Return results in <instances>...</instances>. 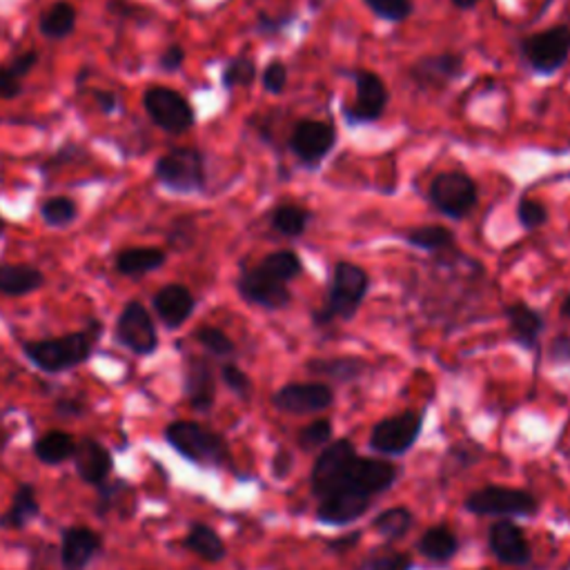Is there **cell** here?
<instances>
[{
    "instance_id": "30bf717a",
    "label": "cell",
    "mask_w": 570,
    "mask_h": 570,
    "mask_svg": "<svg viewBox=\"0 0 570 570\" xmlns=\"http://www.w3.org/2000/svg\"><path fill=\"white\" fill-rule=\"evenodd\" d=\"M116 339L131 353L145 357L159 347L156 326L141 301H127L116 321Z\"/></svg>"
},
{
    "instance_id": "52a82bcc",
    "label": "cell",
    "mask_w": 570,
    "mask_h": 570,
    "mask_svg": "<svg viewBox=\"0 0 570 570\" xmlns=\"http://www.w3.org/2000/svg\"><path fill=\"white\" fill-rule=\"evenodd\" d=\"M143 107L156 127L174 137L186 135L197 123L190 101L181 92L172 90V87H150L143 94Z\"/></svg>"
},
{
    "instance_id": "f6af8a7d",
    "label": "cell",
    "mask_w": 570,
    "mask_h": 570,
    "mask_svg": "<svg viewBox=\"0 0 570 570\" xmlns=\"http://www.w3.org/2000/svg\"><path fill=\"white\" fill-rule=\"evenodd\" d=\"M221 377H224L226 385H228L232 392H237L239 397H248L250 390H252V381H250V377H248L241 368H237L235 364H228V366L221 368Z\"/></svg>"
},
{
    "instance_id": "816d5d0a",
    "label": "cell",
    "mask_w": 570,
    "mask_h": 570,
    "mask_svg": "<svg viewBox=\"0 0 570 570\" xmlns=\"http://www.w3.org/2000/svg\"><path fill=\"white\" fill-rule=\"evenodd\" d=\"M553 362H570V337H557L550 345Z\"/></svg>"
},
{
    "instance_id": "9f6ffc18",
    "label": "cell",
    "mask_w": 570,
    "mask_h": 570,
    "mask_svg": "<svg viewBox=\"0 0 570 570\" xmlns=\"http://www.w3.org/2000/svg\"><path fill=\"white\" fill-rule=\"evenodd\" d=\"M559 313H561V317H566V319H570V294L563 299V303H561V308H559Z\"/></svg>"
},
{
    "instance_id": "603a6c76",
    "label": "cell",
    "mask_w": 570,
    "mask_h": 570,
    "mask_svg": "<svg viewBox=\"0 0 570 570\" xmlns=\"http://www.w3.org/2000/svg\"><path fill=\"white\" fill-rule=\"evenodd\" d=\"M74 459L78 474L87 484H103L112 472V455L94 440H83L74 451Z\"/></svg>"
},
{
    "instance_id": "7402d4cb",
    "label": "cell",
    "mask_w": 570,
    "mask_h": 570,
    "mask_svg": "<svg viewBox=\"0 0 570 570\" xmlns=\"http://www.w3.org/2000/svg\"><path fill=\"white\" fill-rule=\"evenodd\" d=\"M186 392H188V400H190L194 410L207 413L212 408L214 397H216V381H214L212 366L205 359L192 357L188 362Z\"/></svg>"
},
{
    "instance_id": "e0dca14e",
    "label": "cell",
    "mask_w": 570,
    "mask_h": 570,
    "mask_svg": "<svg viewBox=\"0 0 570 570\" xmlns=\"http://www.w3.org/2000/svg\"><path fill=\"white\" fill-rule=\"evenodd\" d=\"M394 479H397V468H394L392 464H385L379 459H364L357 455L353 461H350L341 484L337 489H353V491H359L372 497L377 493L388 491Z\"/></svg>"
},
{
    "instance_id": "74e56055",
    "label": "cell",
    "mask_w": 570,
    "mask_h": 570,
    "mask_svg": "<svg viewBox=\"0 0 570 570\" xmlns=\"http://www.w3.org/2000/svg\"><path fill=\"white\" fill-rule=\"evenodd\" d=\"M364 5L385 23H404L415 14L413 0H364Z\"/></svg>"
},
{
    "instance_id": "8fae6325",
    "label": "cell",
    "mask_w": 570,
    "mask_h": 570,
    "mask_svg": "<svg viewBox=\"0 0 570 570\" xmlns=\"http://www.w3.org/2000/svg\"><path fill=\"white\" fill-rule=\"evenodd\" d=\"M421 423L423 419L415 410H406L402 415L383 419L375 426L370 434V446L383 455H404L417 442Z\"/></svg>"
},
{
    "instance_id": "d590c367",
    "label": "cell",
    "mask_w": 570,
    "mask_h": 570,
    "mask_svg": "<svg viewBox=\"0 0 570 570\" xmlns=\"http://www.w3.org/2000/svg\"><path fill=\"white\" fill-rule=\"evenodd\" d=\"M38 510H40V506L36 502L34 489L21 486L16 497H14L12 508L5 512L3 519H0V523L8 525V529H21V525H25L27 521H31L38 515Z\"/></svg>"
},
{
    "instance_id": "4fadbf2b",
    "label": "cell",
    "mask_w": 570,
    "mask_h": 570,
    "mask_svg": "<svg viewBox=\"0 0 570 570\" xmlns=\"http://www.w3.org/2000/svg\"><path fill=\"white\" fill-rule=\"evenodd\" d=\"M466 508L474 515H533L537 510V499L525 491L489 486L472 493L466 499Z\"/></svg>"
},
{
    "instance_id": "5bb4252c",
    "label": "cell",
    "mask_w": 570,
    "mask_h": 570,
    "mask_svg": "<svg viewBox=\"0 0 570 570\" xmlns=\"http://www.w3.org/2000/svg\"><path fill=\"white\" fill-rule=\"evenodd\" d=\"M237 290L243 301L250 305H258L263 311H283L292 303V292L286 283L261 273L256 266L245 268L237 279Z\"/></svg>"
},
{
    "instance_id": "681fc988",
    "label": "cell",
    "mask_w": 570,
    "mask_h": 570,
    "mask_svg": "<svg viewBox=\"0 0 570 570\" xmlns=\"http://www.w3.org/2000/svg\"><path fill=\"white\" fill-rule=\"evenodd\" d=\"M38 52H23V54H18L12 63H10V69L23 80L36 65H38Z\"/></svg>"
},
{
    "instance_id": "6f0895ef",
    "label": "cell",
    "mask_w": 570,
    "mask_h": 570,
    "mask_svg": "<svg viewBox=\"0 0 570 570\" xmlns=\"http://www.w3.org/2000/svg\"><path fill=\"white\" fill-rule=\"evenodd\" d=\"M5 232V224L3 221H0V235H3Z\"/></svg>"
},
{
    "instance_id": "4dcf8cb0",
    "label": "cell",
    "mask_w": 570,
    "mask_h": 570,
    "mask_svg": "<svg viewBox=\"0 0 570 570\" xmlns=\"http://www.w3.org/2000/svg\"><path fill=\"white\" fill-rule=\"evenodd\" d=\"M256 268L261 273H266L268 277L288 286L290 281H294L303 275V261L294 250H277V252H273L263 258Z\"/></svg>"
},
{
    "instance_id": "6da1fadb",
    "label": "cell",
    "mask_w": 570,
    "mask_h": 570,
    "mask_svg": "<svg viewBox=\"0 0 570 570\" xmlns=\"http://www.w3.org/2000/svg\"><path fill=\"white\" fill-rule=\"evenodd\" d=\"M370 292V275L350 261H337L324 305L313 313L317 326H328L332 321H350L359 313L362 303Z\"/></svg>"
},
{
    "instance_id": "4316f807",
    "label": "cell",
    "mask_w": 570,
    "mask_h": 570,
    "mask_svg": "<svg viewBox=\"0 0 570 570\" xmlns=\"http://www.w3.org/2000/svg\"><path fill=\"white\" fill-rule=\"evenodd\" d=\"M76 18H78L76 8L72 3H65V0H59V3L50 5L40 14L38 29L50 40H65L67 36L74 34Z\"/></svg>"
},
{
    "instance_id": "2e32d148",
    "label": "cell",
    "mask_w": 570,
    "mask_h": 570,
    "mask_svg": "<svg viewBox=\"0 0 570 570\" xmlns=\"http://www.w3.org/2000/svg\"><path fill=\"white\" fill-rule=\"evenodd\" d=\"M355 457H357L355 446L350 444L347 440H339V442L326 446V451L319 455V459L313 468V474H311L313 493L319 499L330 495L341 484V479H343L350 461H353Z\"/></svg>"
},
{
    "instance_id": "3957f363",
    "label": "cell",
    "mask_w": 570,
    "mask_h": 570,
    "mask_svg": "<svg viewBox=\"0 0 570 570\" xmlns=\"http://www.w3.org/2000/svg\"><path fill=\"white\" fill-rule=\"evenodd\" d=\"M156 181L179 194H197L207 186V167L203 152L194 148H177L159 156L154 163Z\"/></svg>"
},
{
    "instance_id": "d4e9b609",
    "label": "cell",
    "mask_w": 570,
    "mask_h": 570,
    "mask_svg": "<svg viewBox=\"0 0 570 570\" xmlns=\"http://www.w3.org/2000/svg\"><path fill=\"white\" fill-rule=\"evenodd\" d=\"M167 254L161 248H150V245H141V248H127L123 252H118L116 256V270L123 277H141V275H150L159 268L165 266Z\"/></svg>"
},
{
    "instance_id": "484cf974",
    "label": "cell",
    "mask_w": 570,
    "mask_h": 570,
    "mask_svg": "<svg viewBox=\"0 0 570 570\" xmlns=\"http://www.w3.org/2000/svg\"><path fill=\"white\" fill-rule=\"evenodd\" d=\"M46 286V275L34 266H14V263H0V294L25 296Z\"/></svg>"
},
{
    "instance_id": "bcb514c9",
    "label": "cell",
    "mask_w": 570,
    "mask_h": 570,
    "mask_svg": "<svg viewBox=\"0 0 570 570\" xmlns=\"http://www.w3.org/2000/svg\"><path fill=\"white\" fill-rule=\"evenodd\" d=\"M23 80L10 69V65H0V101H14L23 92Z\"/></svg>"
},
{
    "instance_id": "11a10c76",
    "label": "cell",
    "mask_w": 570,
    "mask_h": 570,
    "mask_svg": "<svg viewBox=\"0 0 570 570\" xmlns=\"http://www.w3.org/2000/svg\"><path fill=\"white\" fill-rule=\"evenodd\" d=\"M59 410H61V413H74V415H76V413H80V406H76V404H72V402H61V404H59Z\"/></svg>"
},
{
    "instance_id": "5b68a950",
    "label": "cell",
    "mask_w": 570,
    "mask_h": 570,
    "mask_svg": "<svg viewBox=\"0 0 570 570\" xmlns=\"http://www.w3.org/2000/svg\"><path fill=\"white\" fill-rule=\"evenodd\" d=\"M430 205L455 221L470 216L479 203V188L464 172L436 174L428 188Z\"/></svg>"
},
{
    "instance_id": "9c48e42d",
    "label": "cell",
    "mask_w": 570,
    "mask_h": 570,
    "mask_svg": "<svg viewBox=\"0 0 570 570\" xmlns=\"http://www.w3.org/2000/svg\"><path fill=\"white\" fill-rule=\"evenodd\" d=\"M355 80V103L343 105V118L347 125H368L377 123L390 101L388 85L383 78L370 69L350 72Z\"/></svg>"
},
{
    "instance_id": "f5cc1de1",
    "label": "cell",
    "mask_w": 570,
    "mask_h": 570,
    "mask_svg": "<svg viewBox=\"0 0 570 570\" xmlns=\"http://www.w3.org/2000/svg\"><path fill=\"white\" fill-rule=\"evenodd\" d=\"M292 470V455L288 451H279L275 455V466H273V472L279 477V479H286Z\"/></svg>"
},
{
    "instance_id": "836d02e7",
    "label": "cell",
    "mask_w": 570,
    "mask_h": 570,
    "mask_svg": "<svg viewBox=\"0 0 570 570\" xmlns=\"http://www.w3.org/2000/svg\"><path fill=\"white\" fill-rule=\"evenodd\" d=\"M74 451H76V444H74L72 436L65 432H59V430L40 436L34 446V453L42 464H61V461L74 457Z\"/></svg>"
},
{
    "instance_id": "ac0fdd59",
    "label": "cell",
    "mask_w": 570,
    "mask_h": 570,
    "mask_svg": "<svg viewBox=\"0 0 570 570\" xmlns=\"http://www.w3.org/2000/svg\"><path fill=\"white\" fill-rule=\"evenodd\" d=\"M197 299L190 288L183 283H169L163 286L154 294V313L161 319V324L169 330L181 328L194 313Z\"/></svg>"
},
{
    "instance_id": "277c9868",
    "label": "cell",
    "mask_w": 570,
    "mask_h": 570,
    "mask_svg": "<svg viewBox=\"0 0 570 570\" xmlns=\"http://www.w3.org/2000/svg\"><path fill=\"white\" fill-rule=\"evenodd\" d=\"M521 59L535 74L553 76L557 74L570 56V27L553 25L550 29L525 36L521 40Z\"/></svg>"
},
{
    "instance_id": "9a60e30c",
    "label": "cell",
    "mask_w": 570,
    "mask_h": 570,
    "mask_svg": "<svg viewBox=\"0 0 570 570\" xmlns=\"http://www.w3.org/2000/svg\"><path fill=\"white\" fill-rule=\"evenodd\" d=\"M334 402V392L326 383H288L275 392L273 404L277 410L288 415H315L330 408Z\"/></svg>"
},
{
    "instance_id": "c3c4849f",
    "label": "cell",
    "mask_w": 570,
    "mask_h": 570,
    "mask_svg": "<svg viewBox=\"0 0 570 570\" xmlns=\"http://www.w3.org/2000/svg\"><path fill=\"white\" fill-rule=\"evenodd\" d=\"M186 63V50L179 46V42H174V46H167L163 50V54L159 56V67L167 74L179 72Z\"/></svg>"
},
{
    "instance_id": "f1b7e54d",
    "label": "cell",
    "mask_w": 570,
    "mask_h": 570,
    "mask_svg": "<svg viewBox=\"0 0 570 570\" xmlns=\"http://www.w3.org/2000/svg\"><path fill=\"white\" fill-rule=\"evenodd\" d=\"M313 214L311 210H305L294 203H283L277 205L273 216H270V226L275 232H279L286 239H299L305 235V230L311 228Z\"/></svg>"
},
{
    "instance_id": "ee69618b",
    "label": "cell",
    "mask_w": 570,
    "mask_h": 570,
    "mask_svg": "<svg viewBox=\"0 0 570 570\" xmlns=\"http://www.w3.org/2000/svg\"><path fill=\"white\" fill-rule=\"evenodd\" d=\"M413 559L397 550H377L364 563V570H410Z\"/></svg>"
},
{
    "instance_id": "f907efd6",
    "label": "cell",
    "mask_w": 570,
    "mask_h": 570,
    "mask_svg": "<svg viewBox=\"0 0 570 570\" xmlns=\"http://www.w3.org/2000/svg\"><path fill=\"white\" fill-rule=\"evenodd\" d=\"M99 110L105 114V116H112L116 110H118V97L114 92H105V90H94L92 92Z\"/></svg>"
},
{
    "instance_id": "d6a6232c",
    "label": "cell",
    "mask_w": 570,
    "mask_h": 570,
    "mask_svg": "<svg viewBox=\"0 0 570 570\" xmlns=\"http://www.w3.org/2000/svg\"><path fill=\"white\" fill-rule=\"evenodd\" d=\"M186 546L199 557H203L205 561H221L226 557V544L221 542V537H218L210 525H203V523L192 525L188 540H186Z\"/></svg>"
},
{
    "instance_id": "e575fe53",
    "label": "cell",
    "mask_w": 570,
    "mask_h": 570,
    "mask_svg": "<svg viewBox=\"0 0 570 570\" xmlns=\"http://www.w3.org/2000/svg\"><path fill=\"white\" fill-rule=\"evenodd\" d=\"M40 216L52 228H69L78 218V203L69 197H50L40 203Z\"/></svg>"
},
{
    "instance_id": "7a4b0ae2",
    "label": "cell",
    "mask_w": 570,
    "mask_h": 570,
    "mask_svg": "<svg viewBox=\"0 0 570 570\" xmlns=\"http://www.w3.org/2000/svg\"><path fill=\"white\" fill-rule=\"evenodd\" d=\"M101 330L103 326L99 321H92L85 330L74 334L42 339V341H27L23 343V353L40 370L52 375L65 372L92 357Z\"/></svg>"
},
{
    "instance_id": "8992f818",
    "label": "cell",
    "mask_w": 570,
    "mask_h": 570,
    "mask_svg": "<svg viewBox=\"0 0 570 570\" xmlns=\"http://www.w3.org/2000/svg\"><path fill=\"white\" fill-rule=\"evenodd\" d=\"M172 448L188 457L194 464L218 466L228 459V446L224 436L194 423V421H177L165 432Z\"/></svg>"
},
{
    "instance_id": "db71d44e",
    "label": "cell",
    "mask_w": 570,
    "mask_h": 570,
    "mask_svg": "<svg viewBox=\"0 0 570 570\" xmlns=\"http://www.w3.org/2000/svg\"><path fill=\"white\" fill-rule=\"evenodd\" d=\"M453 8L459 10V12H468V10H474L479 5V0H451Z\"/></svg>"
},
{
    "instance_id": "ffe728a7",
    "label": "cell",
    "mask_w": 570,
    "mask_h": 570,
    "mask_svg": "<svg viewBox=\"0 0 570 570\" xmlns=\"http://www.w3.org/2000/svg\"><path fill=\"white\" fill-rule=\"evenodd\" d=\"M508 332L515 343L525 350H535L540 345V337L544 332V317L525 301H515L504 308Z\"/></svg>"
},
{
    "instance_id": "44dd1931",
    "label": "cell",
    "mask_w": 570,
    "mask_h": 570,
    "mask_svg": "<svg viewBox=\"0 0 570 570\" xmlns=\"http://www.w3.org/2000/svg\"><path fill=\"white\" fill-rule=\"evenodd\" d=\"M489 544L495 557L510 566H521L531 559V546L512 521H497L489 531Z\"/></svg>"
},
{
    "instance_id": "7c38bea8",
    "label": "cell",
    "mask_w": 570,
    "mask_h": 570,
    "mask_svg": "<svg viewBox=\"0 0 570 570\" xmlns=\"http://www.w3.org/2000/svg\"><path fill=\"white\" fill-rule=\"evenodd\" d=\"M464 74V56L457 52L430 54L415 61L408 69V78L421 92H440L453 85Z\"/></svg>"
},
{
    "instance_id": "d6986e66",
    "label": "cell",
    "mask_w": 570,
    "mask_h": 570,
    "mask_svg": "<svg viewBox=\"0 0 570 570\" xmlns=\"http://www.w3.org/2000/svg\"><path fill=\"white\" fill-rule=\"evenodd\" d=\"M370 502L372 497L359 491L337 489L321 499L317 517L319 521L330 523V525H345L350 521H357L370 508Z\"/></svg>"
},
{
    "instance_id": "8d00e7d4",
    "label": "cell",
    "mask_w": 570,
    "mask_h": 570,
    "mask_svg": "<svg viewBox=\"0 0 570 570\" xmlns=\"http://www.w3.org/2000/svg\"><path fill=\"white\" fill-rule=\"evenodd\" d=\"M410 525H413V515L408 508H390L375 519V531L385 540L404 537Z\"/></svg>"
},
{
    "instance_id": "60d3db41",
    "label": "cell",
    "mask_w": 570,
    "mask_h": 570,
    "mask_svg": "<svg viewBox=\"0 0 570 570\" xmlns=\"http://www.w3.org/2000/svg\"><path fill=\"white\" fill-rule=\"evenodd\" d=\"M517 221L523 230H540L548 224V210L531 197H521L517 203Z\"/></svg>"
},
{
    "instance_id": "b9f144b4",
    "label": "cell",
    "mask_w": 570,
    "mask_h": 570,
    "mask_svg": "<svg viewBox=\"0 0 570 570\" xmlns=\"http://www.w3.org/2000/svg\"><path fill=\"white\" fill-rule=\"evenodd\" d=\"M330 440H332V421L328 419H317L299 432V446L305 453L324 448L326 444H330Z\"/></svg>"
},
{
    "instance_id": "ba28073f",
    "label": "cell",
    "mask_w": 570,
    "mask_h": 570,
    "mask_svg": "<svg viewBox=\"0 0 570 570\" xmlns=\"http://www.w3.org/2000/svg\"><path fill=\"white\" fill-rule=\"evenodd\" d=\"M337 129L332 123L303 118L292 127L288 139L290 154L305 167H319L337 148Z\"/></svg>"
},
{
    "instance_id": "f546056e",
    "label": "cell",
    "mask_w": 570,
    "mask_h": 570,
    "mask_svg": "<svg viewBox=\"0 0 570 570\" xmlns=\"http://www.w3.org/2000/svg\"><path fill=\"white\" fill-rule=\"evenodd\" d=\"M404 241L417 250L430 252V254H442L453 252L457 248L453 230L446 226H419L404 235Z\"/></svg>"
},
{
    "instance_id": "1f68e13d",
    "label": "cell",
    "mask_w": 570,
    "mask_h": 570,
    "mask_svg": "<svg viewBox=\"0 0 570 570\" xmlns=\"http://www.w3.org/2000/svg\"><path fill=\"white\" fill-rule=\"evenodd\" d=\"M419 553L432 561H446L457 553V537L453 531H448L446 525H434V529H428L419 544Z\"/></svg>"
},
{
    "instance_id": "83f0119b",
    "label": "cell",
    "mask_w": 570,
    "mask_h": 570,
    "mask_svg": "<svg viewBox=\"0 0 570 570\" xmlns=\"http://www.w3.org/2000/svg\"><path fill=\"white\" fill-rule=\"evenodd\" d=\"M308 368L317 377H326L337 383L355 381L366 372V362L359 357H330V359H313Z\"/></svg>"
},
{
    "instance_id": "7bdbcfd3",
    "label": "cell",
    "mask_w": 570,
    "mask_h": 570,
    "mask_svg": "<svg viewBox=\"0 0 570 570\" xmlns=\"http://www.w3.org/2000/svg\"><path fill=\"white\" fill-rule=\"evenodd\" d=\"M288 78H290L288 65L283 61L275 59V61L268 63V67L263 69V74H261L263 90H266L273 97H281L286 92V87H288Z\"/></svg>"
},
{
    "instance_id": "f35d334b",
    "label": "cell",
    "mask_w": 570,
    "mask_h": 570,
    "mask_svg": "<svg viewBox=\"0 0 570 570\" xmlns=\"http://www.w3.org/2000/svg\"><path fill=\"white\" fill-rule=\"evenodd\" d=\"M256 65L252 59L248 56H235L224 74H221V83L226 90H235V87H250L256 80Z\"/></svg>"
},
{
    "instance_id": "ab89813d",
    "label": "cell",
    "mask_w": 570,
    "mask_h": 570,
    "mask_svg": "<svg viewBox=\"0 0 570 570\" xmlns=\"http://www.w3.org/2000/svg\"><path fill=\"white\" fill-rule=\"evenodd\" d=\"M194 337L207 350V353L214 355V357H232L235 350H237L235 341L224 330H218L214 326L199 328Z\"/></svg>"
},
{
    "instance_id": "7dc6e473",
    "label": "cell",
    "mask_w": 570,
    "mask_h": 570,
    "mask_svg": "<svg viewBox=\"0 0 570 570\" xmlns=\"http://www.w3.org/2000/svg\"><path fill=\"white\" fill-rule=\"evenodd\" d=\"M296 16L294 14H281V16H273V14H258L256 18V31L266 34V36H275V34H281L286 27H290V23L294 21Z\"/></svg>"
},
{
    "instance_id": "cb8c5ba5",
    "label": "cell",
    "mask_w": 570,
    "mask_h": 570,
    "mask_svg": "<svg viewBox=\"0 0 570 570\" xmlns=\"http://www.w3.org/2000/svg\"><path fill=\"white\" fill-rule=\"evenodd\" d=\"M101 548V540L90 529H67L63 535V563L67 570H83L94 559Z\"/></svg>"
}]
</instances>
